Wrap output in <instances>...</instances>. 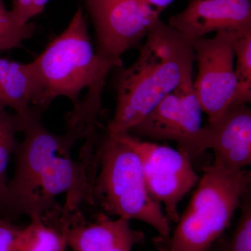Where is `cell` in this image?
Instances as JSON below:
<instances>
[{"label":"cell","instance_id":"obj_21","mask_svg":"<svg viewBox=\"0 0 251 251\" xmlns=\"http://www.w3.org/2000/svg\"><path fill=\"white\" fill-rule=\"evenodd\" d=\"M87 1L91 13H94L99 9H103L108 5L122 1V0H87Z\"/></svg>","mask_w":251,"mask_h":251},{"label":"cell","instance_id":"obj_6","mask_svg":"<svg viewBox=\"0 0 251 251\" xmlns=\"http://www.w3.org/2000/svg\"><path fill=\"white\" fill-rule=\"evenodd\" d=\"M251 29L216 31L211 39L203 37L192 42L198 69L193 87L209 124L215 122L233 103L237 87L234 46Z\"/></svg>","mask_w":251,"mask_h":251},{"label":"cell","instance_id":"obj_3","mask_svg":"<svg viewBox=\"0 0 251 251\" xmlns=\"http://www.w3.org/2000/svg\"><path fill=\"white\" fill-rule=\"evenodd\" d=\"M140 54L117 80V106L107 130L129 133L168 94L192 75V43L161 19L153 25Z\"/></svg>","mask_w":251,"mask_h":251},{"label":"cell","instance_id":"obj_23","mask_svg":"<svg viewBox=\"0 0 251 251\" xmlns=\"http://www.w3.org/2000/svg\"><path fill=\"white\" fill-rule=\"evenodd\" d=\"M49 0H33L34 2V16L40 14L44 11L46 5L49 2Z\"/></svg>","mask_w":251,"mask_h":251},{"label":"cell","instance_id":"obj_2","mask_svg":"<svg viewBox=\"0 0 251 251\" xmlns=\"http://www.w3.org/2000/svg\"><path fill=\"white\" fill-rule=\"evenodd\" d=\"M29 64L36 82L34 108L44 112L57 97H67L74 105L66 117L69 129H97L105 81L112 69L122 67V61L94 52L81 7L67 29Z\"/></svg>","mask_w":251,"mask_h":251},{"label":"cell","instance_id":"obj_13","mask_svg":"<svg viewBox=\"0 0 251 251\" xmlns=\"http://www.w3.org/2000/svg\"><path fill=\"white\" fill-rule=\"evenodd\" d=\"M36 82L29 64L0 57V105L25 118L32 110Z\"/></svg>","mask_w":251,"mask_h":251},{"label":"cell","instance_id":"obj_15","mask_svg":"<svg viewBox=\"0 0 251 251\" xmlns=\"http://www.w3.org/2000/svg\"><path fill=\"white\" fill-rule=\"evenodd\" d=\"M234 52L237 61L234 69L237 87L232 106L247 104L251 100V29L236 41Z\"/></svg>","mask_w":251,"mask_h":251},{"label":"cell","instance_id":"obj_1","mask_svg":"<svg viewBox=\"0 0 251 251\" xmlns=\"http://www.w3.org/2000/svg\"><path fill=\"white\" fill-rule=\"evenodd\" d=\"M42 111L34 108L24 120V139L18 143L14 154L16 170L6 185L0 202V217L14 221L23 215L39 218L52 210L55 198L65 193L62 218L78 211L85 202L96 205L94 185L99 163L73 159L72 149L85 138L82 127L69 128L64 135H56L41 123Z\"/></svg>","mask_w":251,"mask_h":251},{"label":"cell","instance_id":"obj_5","mask_svg":"<svg viewBox=\"0 0 251 251\" xmlns=\"http://www.w3.org/2000/svg\"><path fill=\"white\" fill-rule=\"evenodd\" d=\"M250 184V172L232 171L215 156L163 246L165 251H208L229 227Z\"/></svg>","mask_w":251,"mask_h":251},{"label":"cell","instance_id":"obj_19","mask_svg":"<svg viewBox=\"0 0 251 251\" xmlns=\"http://www.w3.org/2000/svg\"><path fill=\"white\" fill-rule=\"evenodd\" d=\"M24 120L18 114L10 113L6 108L0 105V138L12 130L22 133Z\"/></svg>","mask_w":251,"mask_h":251},{"label":"cell","instance_id":"obj_16","mask_svg":"<svg viewBox=\"0 0 251 251\" xmlns=\"http://www.w3.org/2000/svg\"><path fill=\"white\" fill-rule=\"evenodd\" d=\"M34 23L22 25L18 23L11 11H7L0 0V52L23 48V41L35 33Z\"/></svg>","mask_w":251,"mask_h":251},{"label":"cell","instance_id":"obj_14","mask_svg":"<svg viewBox=\"0 0 251 251\" xmlns=\"http://www.w3.org/2000/svg\"><path fill=\"white\" fill-rule=\"evenodd\" d=\"M64 229L46 224L44 219H31L23 227L18 242V251H67Z\"/></svg>","mask_w":251,"mask_h":251},{"label":"cell","instance_id":"obj_4","mask_svg":"<svg viewBox=\"0 0 251 251\" xmlns=\"http://www.w3.org/2000/svg\"><path fill=\"white\" fill-rule=\"evenodd\" d=\"M96 153L99 168L94 185L96 204L104 213L130 220H139L159 234L158 244L171 237L169 220L161 204L149 192L141 160L134 149L108 130L97 140Z\"/></svg>","mask_w":251,"mask_h":251},{"label":"cell","instance_id":"obj_9","mask_svg":"<svg viewBox=\"0 0 251 251\" xmlns=\"http://www.w3.org/2000/svg\"><path fill=\"white\" fill-rule=\"evenodd\" d=\"M161 12L146 0H122L92 13L98 50L105 58L122 61V54L147 37Z\"/></svg>","mask_w":251,"mask_h":251},{"label":"cell","instance_id":"obj_7","mask_svg":"<svg viewBox=\"0 0 251 251\" xmlns=\"http://www.w3.org/2000/svg\"><path fill=\"white\" fill-rule=\"evenodd\" d=\"M117 136L138 153L149 192L156 201L164 204L169 221L177 223L178 204L199 181L191 156L181 150L141 141L129 133Z\"/></svg>","mask_w":251,"mask_h":251},{"label":"cell","instance_id":"obj_11","mask_svg":"<svg viewBox=\"0 0 251 251\" xmlns=\"http://www.w3.org/2000/svg\"><path fill=\"white\" fill-rule=\"evenodd\" d=\"M168 24L191 43L211 31L251 29V0H190Z\"/></svg>","mask_w":251,"mask_h":251},{"label":"cell","instance_id":"obj_10","mask_svg":"<svg viewBox=\"0 0 251 251\" xmlns=\"http://www.w3.org/2000/svg\"><path fill=\"white\" fill-rule=\"evenodd\" d=\"M232 171L251 163V110L247 104L234 105L212 123L202 126L193 157L206 150Z\"/></svg>","mask_w":251,"mask_h":251},{"label":"cell","instance_id":"obj_22","mask_svg":"<svg viewBox=\"0 0 251 251\" xmlns=\"http://www.w3.org/2000/svg\"><path fill=\"white\" fill-rule=\"evenodd\" d=\"M146 1L157 11L161 12L162 10L169 6L175 0H146Z\"/></svg>","mask_w":251,"mask_h":251},{"label":"cell","instance_id":"obj_17","mask_svg":"<svg viewBox=\"0 0 251 251\" xmlns=\"http://www.w3.org/2000/svg\"><path fill=\"white\" fill-rule=\"evenodd\" d=\"M227 251H251V205L248 201L227 244Z\"/></svg>","mask_w":251,"mask_h":251},{"label":"cell","instance_id":"obj_20","mask_svg":"<svg viewBox=\"0 0 251 251\" xmlns=\"http://www.w3.org/2000/svg\"><path fill=\"white\" fill-rule=\"evenodd\" d=\"M11 11L18 22L22 25L27 24L29 20L35 16L33 0H14Z\"/></svg>","mask_w":251,"mask_h":251},{"label":"cell","instance_id":"obj_18","mask_svg":"<svg viewBox=\"0 0 251 251\" xmlns=\"http://www.w3.org/2000/svg\"><path fill=\"white\" fill-rule=\"evenodd\" d=\"M23 227L0 217V251H18Z\"/></svg>","mask_w":251,"mask_h":251},{"label":"cell","instance_id":"obj_12","mask_svg":"<svg viewBox=\"0 0 251 251\" xmlns=\"http://www.w3.org/2000/svg\"><path fill=\"white\" fill-rule=\"evenodd\" d=\"M62 228L73 251H132L145 240L142 231L130 227L129 220H112L104 212L98 214L95 222L87 224L77 211Z\"/></svg>","mask_w":251,"mask_h":251},{"label":"cell","instance_id":"obj_8","mask_svg":"<svg viewBox=\"0 0 251 251\" xmlns=\"http://www.w3.org/2000/svg\"><path fill=\"white\" fill-rule=\"evenodd\" d=\"M202 112L191 75L130 132L150 139L176 142L178 150L192 158L202 129Z\"/></svg>","mask_w":251,"mask_h":251}]
</instances>
